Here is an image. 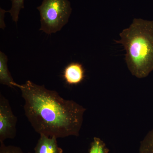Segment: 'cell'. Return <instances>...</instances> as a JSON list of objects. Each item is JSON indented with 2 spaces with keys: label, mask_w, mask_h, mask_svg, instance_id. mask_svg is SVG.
Returning a JSON list of instances; mask_svg holds the SVG:
<instances>
[{
  "label": "cell",
  "mask_w": 153,
  "mask_h": 153,
  "mask_svg": "<svg viewBox=\"0 0 153 153\" xmlns=\"http://www.w3.org/2000/svg\"><path fill=\"white\" fill-rule=\"evenodd\" d=\"M13 85L21 90L25 115L39 134L57 138L79 135L86 108L30 80Z\"/></svg>",
  "instance_id": "obj_1"
},
{
  "label": "cell",
  "mask_w": 153,
  "mask_h": 153,
  "mask_svg": "<svg viewBox=\"0 0 153 153\" xmlns=\"http://www.w3.org/2000/svg\"><path fill=\"white\" fill-rule=\"evenodd\" d=\"M115 41L123 46L125 60L133 75L143 78L153 71V21L134 19Z\"/></svg>",
  "instance_id": "obj_2"
},
{
  "label": "cell",
  "mask_w": 153,
  "mask_h": 153,
  "mask_svg": "<svg viewBox=\"0 0 153 153\" xmlns=\"http://www.w3.org/2000/svg\"><path fill=\"white\" fill-rule=\"evenodd\" d=\"M37 9L41 17L40 30L49 35L62 29L68 23L72 11L68 0H43Z\"/></svg>",
  "instance_id": "obj_3"
},
{
  "label": "cell",
  "mask_w": 153,
  "mask_h": 153,
  "mask_svg": "<svg viewBox=\"0 0 153 153\" xmlns=\"http://www.w3.org/2000/svg\"><path fill=\"white\" fill-rule=\"evenodd\" d=\"M17 117L12 111L10 102L0 94V143L13 139L16 135Z\"/></svg>",
  "instance_id": "obj_4"
},
{
  "label": "cell",
  "mask_w": 153,
  "mask_h": 153,
  "mask_svg": "<svg viewBox=\"0 0 153 153\" xmlns=\"http://www.w3.org/2000/svg\"><path fill=\"white\" fill-rule=\"evenodd\" d=\"M63 77L69 85H77L84 79V68L81 63L75 62L70 63L64 69Z\"/></svg>",
  "instance_id": "obj_5"
},
{
  "label": "cell",
  "mask_w": 153,
  "mask_h": 153,
  "mask_svg": "<svg viewBox=\"0 0 153 153\" xmlns=\"http://www.w3.org/2000/svg\"><path fill=\"white\" fill-rule=\"evenodd\" d=\"M40 135L35 148V153H63V150L57 144L56 137Z\"/></svg>",
  "instance_id": "obj_6"
},
{
  "label": "cell",
  "mask_w": 153,
  "mask_h": 153,
  "mask_svg": "<svg viewBox=\"0 0 153 153\" xmlns=\"http://www.w3.org/2000/svg\"><path fill=\"white\" fill-rule=\"evenodd\" d=\"M8 57L7 55L0 52V83L10 87H13L14 81L9 71L7 66Z\"/></svg>",
  "instance_id": "obj_7"
},
{
  "label": "cell",
  "mask_w": 153,
  "mask_h": 153,
  "mask_svg": "<svg viewBox=\"0 0 153 153\" xmlns=\"http://www.w3.org/2000/svg\"><path fill=\"white\" fill-rule=\"evenodd\" d=\"M139 153H153V129L146 134L141 141Z\"/></svg>",
  "instance_id": "obj_8"
},
{
  "label": "cell",
  "mask_w": 153,
  "mask_h": 153,
  "mask_svg": "<svg viewBox=\"0 0 153 153\" xmlns=\"http://www.w3.org/2000/svg\"><path fill=\"white\" fill-rule=\"evenodd\" d=\"M12 7L10 10L7 11L10 14L13 21L16 23L19 20V14L22 9L25 8V0H11Z\"/></svg>",
  "instance_id": "obj_9"
},
{
  "label": "cell",
  "mask_w": 153,
  "mask_h": 153,
  "mask_svg": "<svg viewBox=\"0 0 153 153\" xmlns=\"http://www.w3.org/2000/svg\"><path fill=\"white\" fill-rule=\"evenodd\" d=\"M109 151L104 142L101 139L95 137L88 153H108Z\"/></svg>",
  "instance_id": "obj_10"
},
{
  "label": "cell",
  "mask_w": 153,
  "mask_h": 153,
  "mask_svg": "<svg viewBox=\"0 0 153 153\" xmlns=\"http://www.w3.org/2000/svg\"><path fill=\"white\" fill-rule=\"evenodd\" d=\"M0 153H24L19 147L6 146L4 143H0Z\"/></svg>",
  "instance_id": "obj_11"
},
{
  "label": "cell",
  "mask_w": 153,
  "mask_h": 153,
  "mask_svg": "<svg viewBox=\"0 0 153 153\" xmlns=\"http://www.w3.org/2000/svg\"></svg>",
  "instance_id": "obj_12"
}]
</instances>
